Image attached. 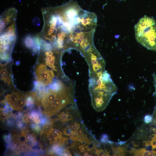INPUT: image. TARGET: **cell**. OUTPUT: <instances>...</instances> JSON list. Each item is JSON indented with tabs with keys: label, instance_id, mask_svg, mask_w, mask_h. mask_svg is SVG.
I'll return each mask as SVG.
<instances>
[{
	"label": "cell",
	"instance_id": "6da1fadb",
	"mask_svg": "<svg viewBox=\"0 0 156 156\" xmlns=\"http://www.w3.org/2000/svg\"><path fill=\"white\" fill-rule=\"evenodd\" d=\"M41 11L44 25L38 37L59 49L66 50L78 34L96 27L93 12L83 10L73 0L61 6L43 8Z\"/></svg>",
	"mask_w": 156,
	"mask_h": 156
},
{
	"label": "cell",
	"instance_id": "7a4b0ae2",
	"mask_svg": "<svg viewBox=\"0 0 156 156\" xmlns=\"http://www.w3.org/2000/svg\"><path fill=\"white\" fill-rule=\"evenodd\" d=\"M74 85L72 81L60 89H49L43 99V107L48 115L54 114L66 106L75 103Z\"/></svg>",
	"mask_w": 156,
	"mask_h": 156
},
{
	"label": "cell",
	"instance_id": "3957f363",
	"mask_svg": "<svg viewBox=\"0 0 156 156\" xmlns=\"http://www.w3.org/2000/svg\"><path fill=\"white\" fill-rule=\"evenodd\" d=\"M138 42L148 49L156 51V21L152 18L144 16L134 27Z\"/></svg>",
	"mask_w": 156,
	"mask_h": 156
},
{
	"label": "cell",
	"instance_id": "277c9868",
	"mask_svg": "<svg viewBox=\"0 0 156 156\" xmlns=\"http://www.w3.org/2000/svg\"><path fill=\"white\" fill-rule=\"evenodd\" d=\"M16 21L0 22V57L2 60L9 59L12 47L16 40Z\"/></svg>",
	"mask_w": 156,
	"mask_h": 156
},
{
	"label": "cell",
	"instance_id": "5b68a950",
	"mask_svg": "<svg viewBox=\"0 0 156 156\" xmlns=\"http://www.w3.org/2000/svg\"><path fill=\"white\" fill-rule=\"evenodd\" d=\"M117 88L112 79L110 75L105 69L97 72L90 77L89 92L101 90L115 94Z\"/></svg>",
	"mask_w": 156,
	"mask_h": 156
},
{
	"label": "cell",
	"instance_id": "8992f818",
	"mask_svg": "<svg viewBox=\"0 0 156 156\" xmlns=\"http://www.w3.org/2000/svg\"><path fill=\"white\" fill-rule=\"evenodd\" d=\"M83 55L89 67L90 77L97 72L105 69V61L94 45L86 50Z\"/></svg>",
	"mask_w": 156,
	"mask_h": 156
},
{
	"label": "cell",
	"instance_id": "52a82bcc",
	"mask_svg": "<svg viewBox=\"0 0 156 156\" xmlns=\"http://www.w3.org/2000/svg\"><path fill=\"white\" fill-rule=\"evenodd\" d=\"M92 104L97 111L104 110L114 94L103 91L97 90L89 92Z\"/></svg>",
	"mask_w": 156,
	"mask_h": 156
},
{
	"label": "cell",
	"instance_id": "ba28073f",
	"mask_svg": "<svg viewBox=\"0 0 156 156\" xmlns=\"http://www.w3.org/2000/svg\"><path fill=\"white\" fill-rule=\"evenodd\" d=\"M36 74L38 82L44 86L51 84L55 77L53 70L47 69L46 66L42 64L36 67Z\"/></svg>",
	"mask_w": 156,
	"mask_h": 156
},
{
	"label": "cell",
	"instance_id": "9c48e42d",
	"mask_svg": "<svg viewBox=\"0 0 156 156\" xmlns=\"http://www.w3.org/2000/svg\"><path fill=\"white\" fill-rule=\"evenodd\" d=\"M134 156H155L156 151H149L145 148H132L129 152Z\"/></svg>",
	"mask_w": 156,
	"mask_h": 156
},
{
	"label": "cell",
	"instance_id": "30bf717a",
	"mask_svg": "<svg viewBox=\"0 0 156 156\" xmlns=\"http://www.w3.org/2000/svg\"><path fill=\"white\" fill-rule=\"evenodd\" d=\"M23 94L22 93L13 92L6 96V100L10 106L15 103Z\"/></svg>",
	"mask_w": 156,
	"mask_h": 156
},
{
	"label": "cell",
	"instance_id": "8fae6325",
	"mask_svg": "<svg viewBox=\"0 0 156 156\" xmlns=\"http://www.w3.org/2000/svg\"><path fill=\"white\" fill-rule=\"evenodd\" d=\"M112 151V155L124 156L128 153L126 146H111Z\"/></svg>",
	"mask_w": 156,
	"mask_h": 156
},
{
	"label": "cell",
	"instance_id": "7c38bea8",
	"mask_svg": "<svg viewBox=\"0 0 156 156\" xmlns=\"http://www.w3.org/2000/svg\"><path fill=\"white\" fill-rule=\"evenodd\" d=\"M5 66L4 65H1V68L0 71L1 79L8 85H9L11 83L10 75L7 68L5 67Z\"/></svg>",
	"mask_w": 156,
	"mask_h": 156
},
{
	"label": "cell",
	"instance_id": "4fadbf2b",
	"mask_svg": "<svg viewBox=\"0 0 156 156\" xmlns=\"http://www.w3.org/2000/svg\"><path fill=\"white\" fill-rule=\"evenodd\" d=\"M145 146H151L152 149H156V134H155L150 140L143 142Z\"/></svg>",
	"mask_w": 156,
	"mask_h": 156
},
{
	"label": "cell",
	"instance_id": "5bb4252c",
	"mask_svg": "<svg viewBox=\"0 0 156 156\" xmlns=\"http://www.w3.org/2000/svg\"><path fill=\"white\" fill-rule=\"evenodd\" d=\"M34 99L31 96L27 97L26 101V105L30 108H33L34 106Z\"/></svg>",
	"mask_w": 156,
	"mask_h": 156
},
{
	"label": "cell",
	"instance_id": "9a60e30c",
	"mask_svg": "<svg viewBox=\"0 0 156 156\" xmlns=\"http://www.w3.org/2000/svg\"><path fill=\"white\" fill-rule=\"evenodd\" d=\"M48 139L50 144H54L57 142L59 138L51 133L48 135Z\"/></svg>",
	"mask_w": 156,
	"mask_h": 156
},
{
	"label": "cell",
	"instance_id": "2e32d148",
	"mask_svg": "<svg viewBox=\"0 0 156 156\" xmlns=\"http://www.w3.org/2000/svg\"><path fill=\"white\" fill-rule=\"evenodd\" d=\"M51 133L58 138L62 137V132L58 129L53 128Z\"/></svg>",
	"mask_w": 156,
	"mask_h": 156
},
{
	"label": "cell",
	"instance_id": "e0dca14e",
	"mask_svg": "<svg viewBox=\"0 0 156 156\" xmlns=\"http://www.w3.org/2000/svg\"><path fill=\"white\" fill-rule=\"evenodd\" d=\"M30 114L34 117V120L40 118V113H39L37 111L35 110L32 111Z\"/></svg>",
	"mask_w": 156,
	"mask_h": 156
},
{
	"label": "cell",
	"instance_id": "ac0fdd59",
	"mask_svg": "<svg viewBox=\"0 0 156 156\" xmlns=\"http://www.w3.org/2000/svg\"><path fill=\"white\" fill-rule=\"evenodd\" d=\"M153 117L152 116L149 115H146L145 116L144 120L145 122L149 123L152 121Z\"/></svg>",
	"mask_w": 156,
	"mask_h": 156
},
{
	"label": "cell",
	"instance_id": "d6986e66",
	"mask_svg": "<svg viewBox=\"0 0 156 156\" xmlns=\"http://www.w3.org/2000/svg\"><path fill=\"white\" fill-rule=\"evenodd\" d=\"M31 128L35 130L36 132H39L41 128L40 126L37 125V124H32L31 125Z\"/></svg>",
	"mask_w": 156,
	"mask_h": 156
},
{
	"label": "cell",
	"instance_id": "ffe728a7",
	"mask_svg": "<svg viewBox=\"0 0 156 156\" xmlns=\"http://www.w3.org/2000/svg\"><path fill=\"white\" fill-rule=\"evenodd\" d=\"M7 116V115L6 113L4 112H2L0 113L1 120L2 122L5 121Z\"/></svg>",
	"mask_w": 156,
	"mask_h": 156
},
{
	"label": "cell",
	"instance_id": "44dd1931",
	"mask_svg": "<svg viewBox=\"0 0 156 156\" xmlns=\"http://www.w3.org/2000/svg\"><path fill=\"white\" fill-rule=\"evenodd\" d=\"M34 117L30 114L27 116L26 118V121L29 122H34Z\"/></svg>",
	"mask_w": 156,
	"mask_h": 156
},
{
	"label": "cell",
	"instance_id": "7402d4cb",
	"mask_svg": "<svg viewBox=\"0 0 156 156\" xmlns=\"http://www.w3.org/2000/svg\"><path fill=\"white\" fill-rule=\"evenodd\" d=\"M24 125V122H22L20 121H18L17 123L18 127L20 129H22L24 128V127H25Z\"/></svg>",
	"mask_w": 156,
	"mask_h": 156
},
{
	"label": "cell",
	"instance_id": "603a6c76",
	"mask_svg": "<svg viewBox=\"0 0 156 156\" xmlns=\"http://www.w3.org/2000/svg\"><path fill=\"white\" fill-rule=\"evenodd\" d=\"M20 148L23 150H25L29 148V146L25 144H22L20 145Z\"/></svg>",
	"mask_w": 156,
	"mask_h": 156
},
{
	"label": "cell",
	"instance_id": "cb8c5ba5",
	"mask_svg": "<svg viewBox=\"0 0 156 156\" xmlns=\"http://www.w3.org/2000/svg\"><path fill=\"white\" fill-rule=\"evenodd\" d=\"M153 78L155 86V88L156 93V74H154L153 75Z\"/></svg>",
	"mask_w": 156,
	"mask_h": 156
}]
</instances>
